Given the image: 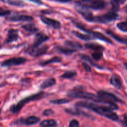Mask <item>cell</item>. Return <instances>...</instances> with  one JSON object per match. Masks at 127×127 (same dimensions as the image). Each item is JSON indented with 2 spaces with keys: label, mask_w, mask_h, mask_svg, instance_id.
Instances as JSON below:
<instances>
[{
  "label": "cell",
  "mask_w": 127,
  "mask_h": 127,
  "mask_svg": "<svg viewBox=\"0 0 127 127\" xmlns=\"http://www.w3.org/2000/svg\"><path fill=\"white\" fill-rule=\"evenodd\" d=\"M6 85V83H0V88H2V87H4V86Z\"/></svg>",
  "instance_id": "cell-41"
},
{
  "label": "cell",
  "mask_w": 127,
  "mask_h": 127,
  "mask_svg": "<svg viewBox=\"0 0 127 127\" xmlns=\"http://www.w3.org/2000/svg\"><path fill=\"white\" fill-rule=\"evenodd\" d=\"M48 48V47L47 45H43L42 47H38L37 48L32 47L31 49L29 51V53L32 57H38L45 54L47 52Z\"/></svg>",
  "instance_id": "cell-15"
},
{
  "label": "cell",
  "mask_w": 127,
  "mask_h": 127,
  "mask_svg": "<svg viewBox=\"0 0 127 127\" xmlns=\"http://www.w3.org/2000/svg\"><path fill=\"white\" fill-rule=\"evenodd\" d=\"M1 112H2V109H1V108H0V114H1Z\"/></svg>",
  "instance_id": "cell-44"
},
{
  "label": "cell",
  "mask_w": 127,
  "mask_h": 127,
  "mask_svg": "<svg viewBox=\"0 0 127 127\" xmlns=\"http://www.w3.org/2000/svg\"><path fill=\"white\" fill-rule=\"evenodd\" d=\"M72 33L76 37H78V38L83 40H91L93 38H94V37L90 34H84V33H79V32H77V31H72Z\"/></svg>",
  "instance_id": "cell-23"
},
{
  "label": "cell",
  "mask_w": 127,
  "mask_h": 127,
  "mask_svg": "<svg viewBox=\"0 0 127 127\" xmlns=\"http://www.w3.org/2000/svg\"><path fill=\"white\" fill-rule=\"evenodd\" d=\"M56 1H58L60 2H68L73 1V0H55Z\"/></svg>",
  "instance_id": "cell-39"
},
{
  "label": "cell",
  "mask_w": 127,
  "mask_h": 127,
  "mask_svg": "<svg viewBox=\"0 0 127 127\" xmlns=\"http://www.w3.org/2000/svg\"><path fill=\"white\" fill-rule=\"evenodd\" d=\"M22 28L30 33H34L38 31V28L35 27V26L32 23L23 25L22 26Z\"/></svg>",
  "instance_id": "cell-22"
},
{
  "label": "cell",
  "mask_w": 127,
  "mask_h": 127,
  "mask_svg": "<svg viewBox=\"0 0 127 127\" xmlns=\"http://www.w3.org/2000/svg\"><path fill=\"white\" fill-rule=\"evenodd\" d=\"M40 19L45 24L47 25L50 27H52V28L55 29L60 28L61 23L60 21H57L55 19H53L48 18V17L43 16H40Z\"/></svg>",
  "instance_id": "cell-14"
},
{
  "label": "cell",
  "mask_w": 127,
  "mask_h": 127,
  "mask_svg": "<svg viewBox=\"0 0 127 127\" xmlns=\"http://www.w3.org/2000/svg\"><path fill=\"white\" fill-rule=\"evenodd\" d=\"M64 45L65 47H67L73 50H78V49H81L82 47H83L80 43H78L76 42H73V41L70 40L65 41Z\"/></svg>",
  "instance_id": "cell-18"
},
{
  "label": "cell",
  "mask_w": 127,
  "mask_h": 127,
  "mask_svg": "<svg viewBox=\"0 0 127 127\" xmlns=\"http://www.w3.org/2000/svg\"><path fill=\"white\" fill-rule=\"evenodd\" d=\"M44 95L45 94L43 92H40V93H37L35 94H33V95L27 97L19 101L17 104L11 105V107H10V111L12 114H17L21 111L23 107L27 103L42 99Z\"/></svg>",
  "instance_id": "cell-3"
},
{
  "label": "cell",
  "mask_w": 127,
  "mask_h": 127,
  "mask_svg": "<svg viewBox=\"0 0 127 127\" xmlns=\"http://www.w3.org/2000/svg\"><path fill=\"white\" fill-rule=\"evenodd\" d=\"M26 61H27L26 58H24V57H14V58L6 60L1 62V66L11 67L14 66L21 65V64H24Z\"/></svg>",
  "instance_id": "cell-8"
},
{
  "label": "cell",
  "mask_w": 127,
  "mask_h": 127,
  "mask_svg": "<svg viewBox=\"0 0 127 127\" xmlns=\"http://www.w3.org/2000/svg\"><path fill=\"white\" fill-rule=\"evenodd\" d=\"M86 3L84 4L89 9L94 10L103 9L106 6V2L104 0H89L85 1Z\"/></svg>",
  "instance_id": "cell-9"
},
{
  "label": "cell",
  "mask_w": 127,
  "mask_h": 127,
  "mask_svg": "<svg viewBox=\"0 0 127 127\" xmlns=\"http://www.w3.org/2000/svg\"><path fill=\"white\" fill-rule=\"evenodd\" d=\"M79 126V122L77 120H72L71 121H70L69 124V127H78Z\"/></svg>",
  "instance_id": "cell-34"
},
{
  "label": "cell",
  "mask_w": 127,
  "mask_h": 127,
  "mask_svg": "<svg viewBox=\"0 0 127 127\" xmlns=\"http://www.w3.org/2000/svg\"><path fill=\"white\" fill-rule=\"evenodd\" d=\"M70 99H57V100H50V102L52 104H57V105H60V104H67L69 102H70Z\"/></svg>",
  "instance_id": "cell-30"
},
{
  "label": "cell",
  "mask_w": 127,
  "mask_h": 127,
  "mask_svg": "<svg viewBox=\"0 0 127 127\" xmlns=\"http://www.w3.org/2000/svg\"><path fill=\"white\" fill-rule=\"evenodd\" d=\"M119 15L116 11L111 10L105 14L99 16H94L93 22H96L99 24H107L115 21L119 17Z\"/></svg>",
  "instance_id": "cell-4"
},
{
  "label": "cell",
  "mask_w": 127,
  "mask_h": 127,
  "mask_svg": "<svg viewBox=\"0 0 127 127\" xmlns=\"http://www.w3.org/2000/svg\"><path fill=\"white\" fill-rule=\"evenodd\" d=\"M77 75V73L74 71H68L65 72L61 76V78H64V79H72L74 78Z\"/></svg>",
  "instance_id": "cell-28"
},
{
  "label": "cell",
  "mask_w": 127,
  "mask_h": 127,
  "mask_svg": "<svg viewBox=\"0 0 127 127\" xmlns=\"http://www.w3.org/2000/svg\"><path fill=\"white\" fill-rule=\"evenodd\" d=\"M124 66H125V68L127 70V63H124Z\"/></svg>",
  "instance_id": "cell-42"
},
{
  "label": "cell",
  "mask_w": 127,
  "mask_h": 127,
  "mask_svg": "<svg viewBox=\"0 0 127 127\" xmlns=\"http://www.w3.org/2000/svg\"><path fill=\"white\" fill-rule=\"evenodd\" d=\"M66 111L67 112V113L68 114H72V115H83V116L87 117L90 118L91 117H92L91 115H90L89 114H86L84 112L82 111L80 109H66Z\"/></svg>",
  "instance_id": "cell-19"
},
{
  "label": "cell",
  "mask_w": 127,
  "mask_h": 127,
  "mask_svg": "<svg viewBox=\"0 0 127 127\" xmlns=\"http://www.w3.org/2000/svg\"><path fill=\"white\" fill-rule=\"evenodd\" d=\"M124 125H125V126L127 127V115H124Z\"/></svg>",
  "instance_id": "cell-40"
},
{
  "label": "cell",
  "mask_w": 127,
  "mask_h": 127,
  "mask_svg": "<svg viewBox=\"0 0 127 127\" xmlns=\"http://www.w3.org/2000/svg\"><path fill=\"white\" fill-rule=\"evenodd\" d=\"M97 95L103 100L107 102L111 105L115 104V102H123L122 100H120L116 95L104 91H99L97 93Z\"/></svg>",
  "instance_id": "cell-7"
},
{
  "label": "cell",
  "mask_w": 127,
  "mask_h": 127,
  "mask_svg": "<svg viewBox=\"0 0 127 127\" xmlns=\"http://www.w3.org/2000/svg\"><path fill=\"white\" fill-rule=\"evenodd\" d=\"M6 20L9 22H30L33 20V17L25 14H15L10 16H6Z\"/></svg>",
  "instance_id": "cell-10"
},
{
  "label": "cell",
  "mask_w": 127,
  "mask_h": 127,
  "mask_svg": "<svg viewBox=\"0 0 127 127\" xmlns=\"http://www.w3.org/2000/svg\"><path fill=\"white\" fill-rule=\"evenodd\" d=\"M82 65H83V68H84V70L87 72H91V67L89 65L88 63H86V62H83L82 63Z\"/></svg>",
  "instance_id": "cell-35"
},
{
  "label": "cell",
  "mask_w": 127,
  "mask_h": 127,
  "mask_svg": "<svg viewBox=\"0 0 127 127\" xmlns=\"http://www.w3.org/2000/svg\"><path fill=\"white\" fill-rule=\"evenodd\" d=\"M68 97L71 98H80V99H85L88 100H92L95 102L100 103V104H105V105L110 107L112 110H118L119 107L116 104L111 105L107 102L104 101L100 99L97 95H95L91 93H88L84 90V88L81 86L75 87L72 90L69 91L67 94Z\"/></svg>",
  "instance_id": "cell-1"
},
{
  "label": "cell",
  "mask_w": 127,
  "mask_h": 127,
  "mask_svg": "<svg viewBox=\"0 0 127 127\" xmlns=\"http://www.w3.org/2000/svg\"><path fill=\"white\" fill-rule=\"evenodd\" d=\"M40 119L35 116H31L27 117V119H20L14 122V124L16 125H22L24 124L26 125H32L38 124Z\"/></svg>",
  "instance_id": "cell-11"
},
{
  "label": "cell",
  "mask_w": 127,
  "mask_h": 127,
  "mask_svg": "<svg viewBox=\"0 0 127 127\" xmlns=\"http://www.w3.org/2000/svg\"><path fill=\"white\" fill-rule=\"evenodd\" d=\"M112 1H114V2H117V3L120 5V4H122L125 3V2H126L127 0H112Z\"/></svg>",
  "instance_id": "cell-37"
},
{
  "label": "cell",
  "mask_w": 127,
  "mask_h": 127,
  "mask_svg": "<svg viewBox=\"0 0 127 127\" xmlns=\"http://www.w3.org/2000/svg\"><path fill=\"white\" fill-rule=\"evenodd\" d=\"M117 27L122 32H127V20L124 22H120L119 24H117Z\"/></svg>",
  "instance_id": "cell-31"
},
{
  "label": "cell",
  "mask_w": 127,
  "mask_h": 127,
  "mask_svg": "<svg viewBox=\"0 0 127 127\" xmlns=\"http://www.w3.org/2000/svg\"><path fill=\"white\" fill-rule=\"evenodd\" d=\"M75 7L76 11L83 16L84 19H86L88 22H93V19H94V16H93L92 12L89 11V8L87 7L84 4L78 2L76 4Z\"/></svg>",
  "instance_id": "cell-6"
},
{
  "label": "cell",
  "mask_w": 127,
  "mask_h": 127,
  "mask_svg": "<svg viewBox=\"0 0 127 127\" xmlns=\"http://www.w3.org/2000/svg\"><path fill=\"white\" fill-rule=\"evenodd\" d=\"M29 1L35 2V3L38 4H43V2H42V1L41 0H29Z\"/></svg>",
  "instance_id": "cell-38"
},
{
  "label": "cell",
  "mask_w": 127,
  "mask_h": 127,
  "mask_svg": "<svg viewBox=\"0 0 127 127\" xmlns=\"http://www.w3.org/2000/svg\"><path fill=\"white\" fill-rule=\"evenodd\" d=\"M62 58L60 57H53V58H51V59L48 60L47 61H45V62H42L40 63V64L42 66H46L47 64H51V63H60V62H62Z\"/></svg>",
  "instance_id": "cell-27"
},
{
  "label": "cell",
  "mask_w": 127,
  "mask_h": 127,
  "mask_svg": "<svg viewBox=\"0 0 127 127\" xmlns=\"http://www.w3.org/2000/svg\"><path fill=\"white\" fill-rule=\"evenodd\" d=\"M11 12L10 10L4 9L2 7H0V17H6L11 14Z\"/></svg>",
  "instance_id": "cell-33"
},
{
  "label": "cell",
  "mask_w": 127,
  "mask_h": 127,
  "mask_svg": "<svg viewBox=\"0 0 127 127\" xmlns=\"http://www.w3.org/2000/svg\"><path fill=\"white\" fill-rule=\"evenodd\" d=\"M125 12L127 13V5L125 7Z\"/></svg>",
  "instance_id": "cell-43"
},
{
  "label": "cell",
  "mask_w": 127,
  "mask_h": 127,
  "mask_svg": "<svg viewBox=\"0 0 127 127\" xmlns=\"http://www.w3.org/2000/svg\"><path fill=\"white\" fill-rule=\"evenodd\" d=\"M19 36L18 31L14 29H10L7 32V37L4 41L5 44L11 43L12 42H16L18 40Z\"/></svg>",
  "instance_id": "cell-12"
},
{
  "label": "cell",
  "mask_w": 127,
  "mask_h": 127,
  "mask_svg": "<svg viewBox=\"0 0 127 127\" xmlns=\"http://www.w3.org/2000/svg\"><path fill=\"white\" fill-rule=\"evenodd\" d=\"M1 1L6 2L10 5L15 6H23L24 5L22 1H17V0H1Z\"/></svg>",
  "instance_id": "cell-29"
},
{
  "label": "cell",
  "mask_w": 127,
  "mask_h": 127,
  "mask_svg": "<svg viewBox=\"0 0 127 127\" xmlns=\"http://www.w3.org/2000/svg\"><path fill=\"white\" fill-rule=\"evenodd\" d=\"M76 105L77 107H79L86 108L89 110H93L96 114L105 117L112 121L117 122L119 119V117L118 116L117 114L114 112L113 110H112L110 107L107 105H104H104H99L98 104L88 102H78L76 104Z\"/></svg>",
  "instance_id": "cell-2"
},
{
  "label": "cell",
  "mask_w": 127,
  "mask_h": 127,
  "mask_svg": "<svg viewBox=\"0 0 127 127\" xmlns=\"http://www.w3.org/2000/svg\"><path fill=\"white\" fill-rule=\"evenodd\" d=\"M56 80L55 79L53 78H48V79H46L45 81H43L40 85L41 89H47L48 88H50V87L53 86L55 84Z\"/></svg>",
  "instance_id": "cell-21"
},
{
  "label": "cell",
  "mask_w": 127,
  "mask_h": 127,
  "mask_svg": "<svg viewBox=\"0 0 127 127\" xmlns=\"http://www.w3.org/2000/svg\"><path fill=\"white\" fill-rule=\"evenodd\" d=\"M81 58L82 60H84V61H86V62L89 63L91 64H92L93 66H94L95 67V68H99V69H103L102 66H101L96 64V63H95V62H94V61H93V60H92L91 58L89 57V56L86 55H81Z\"/></svg>",
  "instance_id": "cell-26"
},
{
  "label": "cell",
  "mask_w": 127,
  "mask_h": 127,
  "mask_svg": "<svg viewBox=\"0 0 127 127\" xmlns=\"http://www.w3.org/2000/svg\"><path fill=\"white\" fill-rule=\"evenodd\" d=\"M53 114H54V112L51 109H46L43 112V114L45 116H50V115H53Z\"/></svg>",
  "instance_id": "cell-36"
},
{
  "label": "cell",
  "mask_w": 127,
  "mask_h": 127,
  "mask_svg": "<svg viewBox=\"0 0 127 127\" xmlns=\"http://www.w3.org/2000/svg\"><path fill=\"white\" fill-rule=\"evenodd\" d=\"M57 48L58 52L62 53H63L64 55H71L73 53H74V52H77V50H76L71 49V48H68V47H65V46L64 47H58Z\"/></svg>",
  "instance_id": "cell-24"
},
{
  "label": "cell",
  "mask_w": 127,
  "mask_h": 127,
  "mask_svg": "<svg viewBox=\"0 0 127 127\" xmlns=\"http://www.w3.org/2000/svg\"><path fill=\"white\" fill-rule=\"evenodd\" d=\"M110 84L118 89H121L122 87V81L121 78L117 74H114L110 78Z\"/></svg>",
  "instance_id": "cell-16"
},
{
  "label": "cell",
  "mask_w": 127,
  "mask_h": 127,
  "mask_svg": "<svg viewBox=\"0 0 127 127\" xmlns=\"http://www.w3.org/2000/svg\"><path fill=\"white\" fill-rule=\"evenodd\" d=\"M57 125V123L55 120L52 119H48V120H45L40 122V126L42 127H55Z\"/></svg>",
  "instance_id": "cell-25"
},
{
  "label": "cell",
  "mask_w": 127,
  "mask_h": 127,
  "mask_svg": "<svg viewBox=\"0 0 127 127\" xmlns=\"http://www.w3.org/2000/svg\"><path fill=\"white\" fill-rule=\"evenodd\" d=\"M106 33H107L108 35H109L110 37H112L114 40H115L116 41H117V42H120V43H123V44H125V45H127V38H123V37H120V36H119L118 35L115 34L114 32L110 31V30H109V31H107Z\"/></svg>",
  "instance_id": "cell-17"
},
{
  "label": "cell",
  "mask_w": 127,
  "mask_h": 127,
  "mask_svg": "<svg viewBox=\"0 0 127 127\" xmlns=\"http://www.w3.org/2000/svg\"><path fill=\"white\" fill-rule=\"evenodd\" d=\"M92 57H93V59H94L95 60H100L103 57L102 52H101V51H95V52L92 54Z\"/></svg>",
  "instance_id": "cell-32"
},
{
  "label": "cell",
  "mask_w": 127,
  "mask_h": 127,
  "mask_svg": "<svg viewBox=\"0 0 127 127\" xmlns=\"http://www.w3.org/2000/svg\"><path fill=\"white\" fill-rule=\"evenodd\" d=\"M48 39H49V37L43 32H39V33H36L35 38V40L33 42L32 47L37 48V47H40L42 44V43L46 42Z\"/></svg>",
  "instance_id": "cell-13"
},
{
  "label": "cell",
  "mask_w": 127,
  "mask_h": 127,
  "mask_svg": "<svg viewBox=\"0 0 127 127\" xmlns=\"http://www.w3.org/2000/svg\"><path fill=\"white\" fill-rule=\"evenodd\" d=\"M73 24H74L77 27H78V28H79V29H81V31H84V32H86V33H88V34L91 35L94 37V38H97V39L100 40L104 41V42H107V43L112 44V42L111 40L109 39L108 37H105L104 35H103L102 33H101L100 32H96V31H92V30H90V29H86V27H84L83 26H82V25L81 24H79V22H75V21H73Z\"/></svg>",
  "instance_id": "cell-5"
},
{
  "label": "cell",
  "mask_w": 127,
  "mask_h": 127,
  "mask_svg": "<svg viewBox=\"0 0 127 127\" xmlns=\"http://www.w3.org/2000/svg\"><path fill=\"white\" fill-rule=\"evenodd\" d=\"M84 47L88 49L93 50L94 51H101V52H102L104 50V47L101 46L100 45L97 44V43H87L84 45Z\"/></svg>",
  "instance_id": "cell-20"
},
{
  "label": "cell",
  "mask_w": 127,
  "mask_h": 127,
  "mask_svg": "<svg viewBox=\"0 0 127 127\" xmlns=\"http://www.w3.org/2000/svg\"><path fill=\"white\" fill-rule=\"evenodd\" d=\"M83 1H84V2H85V1H89V0H83Z\"/></svg>",
  "instance_id": "cell-45"
}]
</instances>
